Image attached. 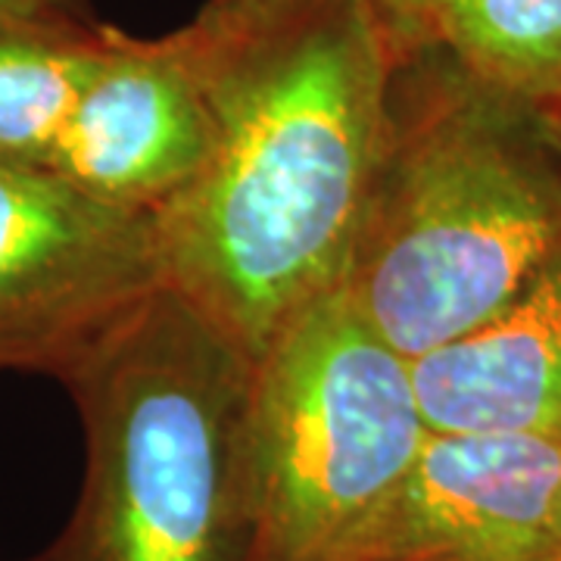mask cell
<instances>
[{"instance_id":"6da1fadb","label":"cell","mask_w":561,"mask_h":561,"mask_svg":"<svg viewBox=\"0 0 561 561\" xmlns=\"http://www.w3.org/2000/svg\"><path fill=\"white\" fill-rule=\"evenodd\" d=\"M169 35L209 144L157 216L165 278L256 362L341 287L393 54L368 0H206Z\"/></svg>"},{"instance_id":"8fae6325","label":"cell","mask_w":561,"mask_h":561,"mask_svg":"<svg viewBox=\"0 0 561 561\" xmlns=\"http://www.w3.org/2000/svg\"><path fill=\"white\" fill-rule=\"evenodd\" d=\"M393 60L434 44V0H368Z\"/></svg>"},{"instance_id":"7a4b0ae2","label":"cell","mask_w":561,"mask_h":561,"mask_svg":"<svg viewBox=\"0 0 561 561\" xmlns=\"http://www.w3.org/2000/svg\"><path fill=\"white\" fill-rule=\"evenodd\" d=\"M561 250L549 113L443 44L393 60L341 290L409 362L496 319Z\"/></svg>"},{"instance_id":"4fadbf2b","label":"cell","mask_w":561,"mask_h":561,"mask_svg":"<svg viewBox=\"0 0 561 561\" xmlns=\"http://www.w3.org/2000/svg\"><path fill=\"white\" fill-rule=\"evenodd\" d=\"M552 546H556V561H561V483L556 493V508H552Z\"/></svg>"},{"instance_id":"30bf717a","label":"cell","mask_w":561,"mask_h":561,"mask_svg":"<svg viewBox=\"0 0 561 561\" xmlns=\"http://www.w3.org/2000/svg\"><path fill=\"white\" fill-rule=\"evenodd\" d=\"M434 38L500 91L561 103V0H434Z\"/></svg>"},{"instance_id":"5bb4252c","label":"cell","mask_w":561,"mask_h":561,"mask_svg":"<svg viewBox=\"0 0 561 561\" xmlns=\"http://www.w3.org/2000/svg\"><path fill=\"white\" fill-rule=\"evenodd\" d=\"M549 113V125H552V140H556V147H559V157H561V103L556 110H546Z\"/></svg>"},{"instance_id":"5b68a950","label":"cell","mask_w":561,"mask_h":561,"mask_svg":"<svg viewBox=\"0 0 561 561\" xmlns=\"http://www.w3.org/2000/svg\"><path fill=\"white\" fill-rule=\"evenodd\" d=\"M165 284L157 216L0 162V375L62 381Z\"/></svg>"},{"instance_id":"52a82bcc","label":"cell","mask_w":561,"mask_h":561,"mask_svg":"<svg viewBox=\"0 0 561 561\" xmlns=\"http://www.w3.org/2000/svg\"><path fill=\"white\" fill-rule=\"evenodd\" d=\"M206 144V106L172 35L138 38L113 25L47 169L98 201L160 216L197 179Z\"/></svg>"},{"instance_id":"8992f818","label":"cell","mask_w":561,"mask_h":561,"mask_svg":"<svg viewBox=\"0 0 561 561\" xmlns=\"http://www.w3.org/2000/svg\"><path fill=\"white\" fill-rule=\"evenodd\" d=\"M561 443L437 434L334 561H556Z\"/></svg>"},{"instance_id":"ba28073f","label":"cell","mask_w":561,"mask_h":561,"mask_svg":"<svg viewBox=\"0 0 561 561\" xmlns=\"http://www.w3.org/2000/svg\"><path fill=\"white\" fill-rule=\"evenodd\" d=\"M437 434L561 443V250L496 319L412 362Z\"/></svg>"},{"instance_id":"277c9868","label":"cell","mask_w":561,"mask_h":561,"mask_svg":"<svg viewBox=\"0 0 561 561\" xmlns=\"http://www.w3.org/2000/svg\"><path fill=\"white\" fill-rule=\"evenodd\" d=\"M427 437L412 362L324 294L253 365L243 561H334Z\"/></svg>"},{"instance_id":"7c38bea8","label":"cell","mask_w":561,"mask_h":561,"mask_svg":"<svg viewBox=\"0 0 561 561\" xmlns=\"http://www.w3.org/2000/svg\"><path fill=\"white\" fill-rule=\"evenodd\" d=\"M0 20H98L94 0H0Z\"/></svg>"},{"instance_id":"9c48e42d","label":"cell","mask_w":561,"mask_h":561,"mask_svg":"<svg viewBox=\"0 0 561 561\" xmlns=\"http://www.w3.org/2000/svg\"><path fill=\"white\" fill-rule=\"evenodd\" d=\"M110 38L101 20H0V162L47 165Z\"/></svg>"},{"instance_id":"3957f363","label":"cell","mask_w":561,"mask_h":561,"mask_svg":"<svg viewBox=\"0 0 561 561\" xmlns=\"http://www.w3.org/2000/svg\"><path fill=\"white\" fill-rule=\"evenodd\" d=\"M253 365L169 284L62 378L84 434L69 522L20 561H243Z\"/></svg>"}]
</instances>
